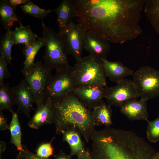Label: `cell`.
<instances>
[{"label": "cell", "mask_w": 159, "mask_h": 159, "mask_svg": "<svg viewBox=\"0 0 159 159\" xmlns=\"http://www.w3.org/2000/svg\"><path fill=\"white\" fill-rule=\"evenodd\" d=\"M102 61L106 77L112 81L117 83L125 77L133 75V71L119 61H110L107 59Z\"/></svg>", "instance_id": "obj_17"}, {"label": "cell", "mask_w": 159, "mask_h": 159, "mask_svg": "<svg viewBox=\"0 0 159 159\" xmlns=\"http://www.w3.org/2000/svg\"><path fill=\"white\" fill-rule=\"evenodd\" d=\"M61 134L63 141L67 143L69 145L71 156H77L85 151L84 143L81 138L82 135L76 129H68L63 132Z\"/></svg>", "instance_id": "obj_18"}, {"label": "cell", "mask_w": 159, "mask_h": 159, "mask_svg": "<svg viewBox=\"0 0 159 159\" xmlns=\"http://www.w3.org/2000/svg\"><path fill=\"white\" fill-rule=\"evenodd\" d=\"M15 9L10 4L9 0L0 1V17L1 23L6 30L11 29L15 21L18 20L15 12Z\"/></svg>", "instance_id": "obj_22"}, {"label": "cell", "mask_w": 159, "mask_h": 159, "mask_svg": "<svg viewBox=\"0 0 159 159\" xmlns=\"http://www.w3.org/2000/svg\"><path fill=\"white\" fill-rule=\"evenodd\" d=\"M92 159H153L152 147L134 132L106 127L90 136Z\"/></svg>", "instance_id": "obj_2"}, {"label": "cell", "mask_w": 159, "mask_h": 159, "mask_svg": "<svg viewBox=\"0 0 159 159\" xmlns=\"http://www.w3.org/2000/svg\"><path fill=\"white\" fill-rule=\"evenodd\" d=\"M9 126L8 125L6 118L2 111H0V130L3 131L9 130Z\"/></svg>", "instance_id": "obj_32"}, {"label": "cell", "mask_w": 159, "mask_h": 159, "mask_svg": "<svg viewBox=\"0 0 159 159\" xmlns=\"http://www.w3.org/2000/svg\"><path fill=\"white\" fill-rule=\"evenodd\" d=\"M86 31L80 23L73 22L59 34L64 40L69 54L73 57L76 62L82 58L84 36Z\"/></svg>", "instance_id": "obj_10"}, {"label": "cell", "mask_w": 159, "mask_h": 159, "mask_svg": "<svg viewBox=\"0 0 159 159\" xmlns=\"http://www.w3.org/2000/svg\"><path fill=\"white\" fill-rule=\"evenodd\" d=\"M24 150L19 152V155L23 159H51L48 158H44L39 157L31 152L28 150L26 147L23 145Z\"/></svg>", "instance_id": "obj_31"}, {"label": "cell", "mask_w": 159, "mask_h": 159, "mask_svg": "<svg viewBox=\"0 0 159 159\" xmlns=\"http://www.w3.org/2000/svg\"><path fill=\"white\" fill-rule=\"evenodd\" d=\"M83 48L95 59L101 60L107 59L110 46L108 39L101 34L91 30L85 32Z\"/></svg>", "instance_id": "obj_11"}, {"label": "cell", "mask_w": 159, "mask_h": 159, "mask_svg": "<svg viewBox=\"0 0 159 159\" xmlns=\"http://www.w3.org/2000/svg\"><path fill=\"white\" fill-rule=\"evenodd\" d=\"M12 88L15 104L18 107L16 112L18 114L22 113L29 118L31 111L35 110L33 105L35 102L33 93L27 82L24 78L17 85Z\"/></svg>", "instance_id": "obj_12"}, {"label": "cell", "mask_w": 159, "mask_h": 159, "mask_svg": "<svg viewBox=\"0 0 159 159\" xmlns=\"http://www.w3.org/2000/svg\"><path fill=\"white\" fill-rule=\"evenodd\" d=\"M15 104L12 87L8 84L0 85V111L6 110L11 113L13 106Z\"/></svg>", "instance_id": "obj_25"}, {"label": "cell", "mask_w": 159, "mask_h": 159, "mask_svg": "<svg viewBox=\"0 0 159 159\" xmlns=\"http://www.w3.org/2000/svg\"><path fill=\"white\" fill-rule=\"evenodd\" d=\"M138 97L132 80L124 78L116 85L107 87L104 98L107 104L111 106L119 107L127 101Z\"/></svg>", "instance_id": "obj_9"}, {"label": "cell", "mask_w": 159, "mask_h": 159, "mask_svg": "<svg viewBox=\"0 0 159 159\" xmlns=\"http://www.w3.org/2000/svg\"><path fill=\"white\" fill-rule=\"evenodd\" d=\"M11 29L6 32L1 38L0 41V52L1 56L4 57L8 64L11 65V49L14 43L11 38Z\"/></svg>", "instance_id": "obj_26"}, {"label": "cell", "mask_w": 159, "mask_h": 159, "mask_svg": "<svg viewBox=\"0 0 159 159\" xmlns=\"http://www.w3.org/2000/svg\"><path fill=\"white\" fill-rule=\"evenodd\" d=\"M13 31H11V34L14 44L27 45L35 42L38 36L32 30L30 26H24L21 23Z\"/></svg>", "instance_id": "obj_20"}, {"label": "cell", "mask_w": 159, "mask_h": 159, "mask_svg": "<svg viewBox=\"0 0 159 159\" xmlns=\"http://www.w3.org/2000/svg\"><path fill=\"white\" fill-rule=\"evenodd\" d=\"M121 112L132 121L148 120L147 101L140 99L127 101L119 107Z\"/></svg>", "instance_id": "obj_14"}, {"label": "cell", "mask_w": 159, "mask_h": 159, "mask_svg": "<svg viewBox=\"0 0 159 159\" xmlns=\"http://www.w3.org/2000/svg\"><path fill=\"white\" fill-rule=\"evenodd\" d=\"M22 11L24 13L38 18L42 20L47 14L52 12L50 9H45L38 7L31 1L21 6Z\"/></svg>", "instance_id": "obj_27"}, {"label": "cell", "mask_w": 159, "mask_h": 159, "mask_svg": "<svg viewBox=\"0 0 159 159\" xmlns=\"http://www.w3.org/2000/svg\"><path fill=\"white\" fill-rule=\"evenodd\" d=\"M146 130L147 137L149 141L153 143H156L159 141V115L153 121L148 120Z\"/></svg>", "instance_id": "obj_28"}, {"label": "cell", "mask_w": 159, "mask_h": 159, "mask_svg": "<svg viewBox=\"0 0 159 159\" xmlns=\"http://www.w3.org/2000/svg\"><path fill=\"white\" fill-rule=\"evenodd\" d=\"M11 113L12 118L9 125L10 143L15 146L18 150L21 152L24 150V148L21 143L22 134L18 113L14 111Z\"/></svg>", "instance_id": "obj_24"}, {"label": "cell", "mask_w": 159, "mask_h": 159, "mask_svg": "<svg viewBox=\"0 0 159 159\" xmlns=\"http://www.w3.org/2000/svg\"><path fill=\"white\" fill-rule=\"evenodd\" d=\"M143 9L148 20L159 34V0H144Z\"/></svg>", "instance_id": "obj_23"}, {"label": "cell", "mask_w": 159, "mask_h": 159, "mask_svg": "<svg viewBox=\"0 0 159 159\" xmlns=\"http://www.w3.org/2000/svg\"><path fill=\"white\" fill-rule=\"evenodd\" d=\"M133 84L140 99L146 101L159 96V71L146 66L133 74Z\"/></svg>", "instance_id": "obj_6"}, {"label": "cell", "mask_w": 159, "mask_h": 159, "mask_svg": "<svg viewBox=\"0 0 159 159\" xmlns=\"http://www.w3.org/2000/svg\"><path fill=\"white\" fill-rule=\"evenodd\" d=\"M52 69L42 61H37L29 69L21 72L32 91L37 106L44 101V92L52 76Z\"/></svg>", "instance_id": "obj_7"}, {"label": "cell", "mask_w": 159, "mask_h": 159, "mask_svg": "<svg viewBox=\"0 0 159 159\" xmlns=\"http://www.w3.org/2000/svg\"><path fill=\"white\" fill-rule=\"evenodd\" d=\"M111 106L103 102L92 110L91 115L95 126H110L112 124Z\"/></svg>", "instance_id": "obj_19"}, {"label": "cell", "mask_w": 159, "mask_h": 159, "mask_svg": "<svg viewBox=\"0 0 159 159\" xmlns=\"http://www.w3.org/2000/svg\"><path fill=\"white\" fill-rule=\"evenodd\" d=\"M49 142L44 143L40 144L36 150V154L44 158H48L53 155L54 149L51 143Z\"/></svg>", "instance_id": "obj_29"}, {"label": "cell", "mask_w": 159, "mask_h": 159, "mask_svg": "<svg viewBox=\"0 0 159 159\" xmlns=\"http://www.w3.org/2000/svg\"><path fill=\"white\" fill-rule=\"evenodd\" d=\"M56 72L51 77L45 90L44 101L49 99L54 101L73 92L77 87L71 67Z\"/></svg>", "instance_id": "obj_8"}, {"label": "cell", "mask_w": 159, "mask_h": 159, "mask_svg": "<svg viewBox=\"0 0 159 159\" xmlns=\"http://www.w3.org/2000/svg\"><path fill=\"white\" fill-rule=\"evenodd\" d=\"M44 46V41L43 37H39L35 42L24 45L22 52L25 59L21 72L27 70L34 64L36 56L40 49Z\"/></svg>", "instance_id": "obj_21"}, {"label": "cell", "mask_w": 159, "mask_h": 159, "mask_svg": "<svg viewBox=\"0 0 159 159\" xmlns=\"http://www.w3.org/2000/svg\"><path fill=\"white\" fill-rule=\"evenodd\" d=\"M11 5L16 9L17 6L20 4H25L32 1L29 0H9Z\"/></svg>", "instance_id": "obj_33"}, {"label": "cell", "mask_w": 159, "mask_h": 159, "mask_svg": "<svg viewBox=\"0 0 159 159\" xmlns=\"http://www.w3.org/2000/svg\"><path fill=\"white\" fill-rule=\"evenodd\" d=\"M71 69L77 87L87 85L107 87L102 61L90 55L76 62Z\"/></svg>", "instance_id": "obj_5"}, {"label": "cell", "mask_w": 159, "mask_h": 159, "mask_svg": "<svg viewBox=\"0 0 159 159\" xmlns=\"http://www.w3.org/2000/svg\"><path fill=\"white\" fill-rule=\"evenodd\" d=\"M8 63L4 57L0 55V85L4 83L6 78H9L11 74L8 68Z\"/></svg>", "instance_id": "obj_30"}, {"label": "cell", "mask_w": 159, "mask_h": 159, "mask_svg": "<svg viewBox=\"0 0 159 159\" xmlns=\"http://www.w3.org/2000/svg\"><path fill=\"white\" fill-rule=\"evenodd\" d=\"M53 123L56 134L76 129L88 143L95 130L90 110L85 106L73 92L54 101L52 104Z\"/></svg>", "instance_id": "obj_3"}, {"label": "cell", "mask_w": 159, "mask_h": 159, "mask_svg": "<svg viewBox=\"0 0 159 159\" xmlns=\"http://www.w3.org/2000/svg\"><path fill=\"white\" fill-rule=\"evenodd\" d=\"M157 153L158 159H159V151L157 152Z\"/></svg>", "instance_id": "obj_39"}, {"label": "cell", "mask_w": 159, "mask_h": 159, "mask_svg": "<svg viewBox=\"0 0 159 159\" xmlns=\"http://www.w3.org/2000/svg\"><path fill=\"white\" fill-rule=\"evenodd\" d=\"M153 159H158L157 153V152L156 153L155 155L154 156Z\"/></svg>", "instance_id": "obj_37"}, {"label": "cell", "mask_w": 159, "mask_h": 159, "mask_svg": "<svg viewBox=\"0 0 159 159\" xmlns=\"http://www.w3.org/2000/svg\"><path fill=\"white\" fill-rule=\"evenodd\" d=\"M106 88L97 85L78 87L73 92L86 107L92 110L104 102Z\"/></svg>", "instance_id": "obj_13"}, {"label": "cell", "mask_w": 159, "mask_h": 159, "mask_svg": "<svg viewBox=\"0 0 159 159\" xmlns=\"http://www.w3.org/2000/svg\"><path fill=\"white\" fill-rule=\"evenodd\" d=\"M42 20V37L45 47L43 57L44 64L52 69H55L56 71L69 67V54L64 38L51 28L47 27Z\"/></svg>", "instance_id": "obj_4"}, {"label": "cell", "mask_w": 159, "mask_h": 159, "mask_svg": "<svg viewBox=\"0 0 159 159\" xmlns=\"http://www.w3.org/2000/svg\"><path fill=\"white\" fill-rule=\"evenodd\" d=\"M14 159H23L19 155H18Z\"/></svg>", "instance_id": "obj_38"}, {"label": "cell", "mask_w": 159, "mask_h": 159, "mask_svg": "<svg viewBox=\"0 0 159 159\" xmlns=\"http://www.w3.org/2000/svg\"><path fill=\"white\" fill-rule=\"evenodd\" d=\"M77 157L76 159H92L90 153V149L88 148L86 149L83 153Z\"/></svg>", "instance_id": "obj_34"}, {"label": "cell", "mask_w": 159, "mask_h": 159, "mask_svg": "<svg viewBox=\"0 0 159 159\" xmlns=\"http://www.w3.org/2000/svg\"><path fill=\"white\" fill-rule=\"evenodd\" d=\"M6 148V144L5 143L0 141V159H2L1 155L2 153L4 152Z\"/></svg>", "instance_id": "obj_36"}, {"label": "cell", "mask_w": 159, "mask_h": 159, "mask_svg": "<svg viewBox=\"0 0 159 159\" xmlns=\"http://www.w3.org/2000/svg\"><path fill=\"white\" fill-rule=\"evenodd\" d=\"M57 15V22L59 27L58 33L61 34L68 25L73 23L74 17L77 14L74 0H63L59 5L53 10Z\"/></svg>", "instance_id": "obj_16"}, {"label": "cell", "mask_w": 159, "mask_h": 159, "mask_svg": "<svg viewBox=\"0 0 159 159\" xmlns=\"http://www.w3.org/2000/svg\"><path fill=\"white\" fill-rule=\"evenodd\" d=\"M54 157V159H72L70 155H67L62 150Z\"/></svg>", "instance_id": "obj_35"}, {"label": "cell", "mask_w": 159, "mask_h": 159, "mask_svg": "<svg viewBox=\"0 0 159 159\" xmlns=\"http://www.w3.org/2000/svg\"><path fill=\"white\" fill-rule=\"evenodd\" d=\"M53 102L49 99L42 105L37 106L34 115L28 122L30 128L37 130L44 125L53 123Z\"/></svg>", "instance_id": "obj_15"}, {"label": "cell", "mask_w": 159, "mask_h": 159, "mask_svg": "<svg viewBox=\"0 0 159 159\" xmlns=\"http://www.w3.org/2000/svg\"><path fill=\"white\" fill-rule=\"evenodd\" d=\"M79 23L86 30L122 44L140 35L144 0H74Z\"/></svg>", "instance_id": "obj_1"}]
</instances>
